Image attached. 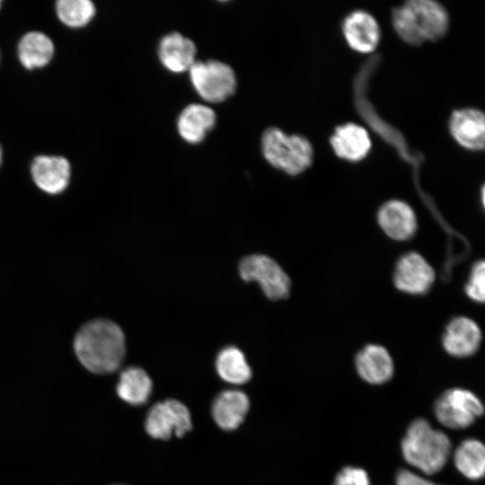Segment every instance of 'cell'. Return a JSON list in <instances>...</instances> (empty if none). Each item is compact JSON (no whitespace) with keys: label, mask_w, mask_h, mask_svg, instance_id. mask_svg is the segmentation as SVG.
<instances>
[{"label":"cell","mask_w":485,"mask_h":485,"mask_svg":"<svg viewBox=\"0 0 485 485\" xmlns=\"http://www.w3.org/2000/svg\"><path fill=\"white\" fill-rule=\"evenodd\" d=\"M395 483L396 485H440L406 469L398 472Z\"/></svg>","instance_id":"obj_27"},{"label":"cell","mask_w":485,"mask_h":485,"mask_svg":"<svg viewBox=\"0 0 485 485\" xmlns=\"http://www.w3.org/2000/svg\"><path fill=\"white\" fill-rule=\"evenodd\" d=\"M116 391L125 402L141 406L151 397L153 381L143 368L128 366L120 372Z\"/></svg>","instance_id":"obj_20"},{"label":"cell","mask_w":485,"mask_h":485,"mask_svg":"<svg viewBox=\"0 0 485 485\" xmlns=\"http://www.w3.org/2000/svg\"><path fill=\"white\" fill-rule=\"evenodd\" d=\"M435 277L433 268L425 258L416 251H410L397 261L393 283L403 293L424 295L431 288Z\"/></svg>","instance_id":"obj_9"},{"label":"cell","mask_w":485,"mask_h":485,"mask_svg":"<svg viewBox=\"0 0 485 485\" xmlns=\"http://www.w3.org/2000/svg\"><path fill=\"white\" fill-rule=\"evenodd\" d=\"M342 31L350 48L362 53L375 49L381 35L377 21L363 10L354 11L345 17Z\"/></svg>","instance_id":"obj_14"},{"label":"cell","mask_w":485,"mask_h":485,"mask_svg":"<svg viewBox=\"0 0 485 485\" xmlns=\"http://www.w3.org/2000/svg\"><path fill=\"white\" fill-rule=\"evenodd\" d=\"M261 151L270 165L289 175L304 172L313 160V146L305 137L287 135L276 127H270L263 132Z\"/></svg>","instance_id":"obj_4"},{"label":"cell","mask_w":485,"mask_h":485,"mask_svg":"<svg viewBox=\"0 0 485 485\" xmlns=\"http://www.w3.org/2000/svg\"><path fill=\"white\" fill-rule=\"evenodd\" d=\"M216 123V115L214 110L204 104L192 103L180 113L177 130L185 142L197 145L206 138Z\"/></svg>","instance_id":"obj_19"},{"label":"cell","mask_w":485,"mask_h":485,"mask_svg":"<svg viewBox=\"0 0 485 485\" xmlns=\"http://www.w3.org/2000/svg\"><path fill=\"white\" fill-rule=\"evenodd\" d=\"M404 460L425 474H434L446 464L452 443L448 436L435 429L424 419L413 420L401 444Z\"/></svg>","instance_id":"obj_3"},{"label":"cell","mask_w":485,"mask_h":485,"mask_svg":"<svg viewBox=\"0 0 485 485\" xmlns=\"http://www.w3.org/2000/svg\"><path fill=\"white\" fill-rule=\"evenodd\" d=\"M453 461L464 477L472 481L480 480L485 473V446L476 438L464 439L454 450Z\"/></svg>","instance_id":"obj_22"},{"label":"cell","mask_w":485,"mask_h":485,"mask_svg":"<svg viewBox=\"0 0 485 485\" xmlns=\"http://www.w3.org/2000/svg\"><path fill=\"white\" fill-rule=\"evenodd\" d=\"M157 54L161 64L175 74L189 71L197 61L195 43L177 31L168 33L161 39Z\"/></svg>","instance_id":"obj_15"},{"label":"cell","mask_w":485,"mask_h":485,"mask_svg":"<svg viewBox=\"0 0 485 485\" xmlns=\"http://www.w3.org/2000/svg\"><path fill=\"white\" fill-rule=\"evenodd\" d=\"M469 298L477 303L485 300V263L482 260L472 267L468 281L464 287Z\"/></svg>","instance_id":"obj_25"},{"label":"cell","mask_w":485,"mask_h":485,"mask_svg":"<svg viewBox=\"0 0 485 485\" xmlns=\"http://www.w3.org/2000/svg\"><path fill=\"white\" fill-rule=\"evenodd\" d=\"M192 428L189 408L176 399H166L154 403L147 411L145 430L149 436L168 440L173 436L181 437Z\"/></svg>","instance_id":"obj_7"},{"label":"cell","mask_w":485,"mask_h":485,"mask_svg":"<svg viewBox=\"0 0 485 485\" xmlns=\"http://www.w3.org/2000/svg\"><path fill=\"white\" fill-rule=\"evenodd\" d=\"M239 274L246 282H257L269 299L279 300L289 295V277L277 261L267 255L244 257L239 264Z\"/></svg>","instance_id":"obj_8"},{"label":"cell","mask_w":485,"mask_h":485,"mask_svg":"<svg viewBox=\"0 0 485 485\" xmlns=\"http://www.w3.org/2000/svg\"><path fill=\"white\" fill-rule=\"evenodd\" d=\"M249 410L248 395L242 390L232 388L220 392L214 398L211 415L218 428L233 431L242 424Z\"/></svg>","instance_id":"obj_11"},{"label":"cell","mask_w":485,"mask_h":485,"mask_svg":"<svg viewBox=\"0 0 485 485\" xmlns=\"http://www.w3.org/2000/svg\"><path fill=\"white\" fill-rule=\"evenodd\" d=\"M392 25L407 43L420 45L441 39L449 27L445 8L433 0H410L392 9Z\"/></svg>","instance_id":"obj_2"},{"label":"cell","mask_w":485,"mask_h":485,"mask_svg":"<svg viewBox=\"0 0 485 485\" xmlns=\"http://www.w3.org/2000/svg\"><path fill=\"white\" fill-rule=\"evenodd\" d=\"M377 221L382 230L395 241H407L417 231V217L412 207L406 202L392 199L384 203L378 210Z\"/></svg>","instance_id":"obj_10"},{"label":"cell","mask_w":485,"mask_h":485,"mask_svg":"<svg viewBox=\"0 0 485 485\" xmlns=\"http://www.w3.org/2000/svg\"><path fill=\"white\" fill-rule=\"evenodd\" d=\"M1 163H2V149H1V146H0V165H1Z\"/></svg>","instance_id":"obj_28"},{"label":"cell","mask_w":485,"mask_h":485,"mask_svg":"<svg viewBox=\"0 0 485 485\" xmlns=\"http://www.w3.org/2000/svg\"><path fill=\"white\" fill-rule=\"evenodd\" d=\"M216 370L218 376L232 385H242L251 378V366L243 352L234 346L222 348L216 357Z\"/></svg>","instance_id":"obj_21"},{"label":"cell","mask_w":485,"mask_h":485,"mask_svg":"<svg viewBox=\"0 0 485 485\" xmlns=\"http://www.w3.org/2000/svg\"><path fill=\"white\" fill-rule=\"evenodd\" d=\"M75 352L90 372L106 375L115 372L126 355V340L115 322L98 319L84 325L76 333Z\"/></svg>","instance_id":"obj_1"},{"label":"cell","mask_w":485,"mask_h":485,"mask_svg":"<svg viewBox=\"0 0 485 485\" xmlns=\"http://www.w3.org/2000/svg\"><path fill=\"white\" fill-rule=\"evenodd\" d=\"M31 175L36 185L49 194H58L68 185L70 165L60 156H37L31 164Z\"/></svg>","instance_id":"obj_18"},{"label":"cell","mask_w":485,"mask_h":485,"mask_svg":"<svg viewBox=\"0 0 485 485\" xmlns=\"http://www.w3.org/2000/svg\"><path fill=\"white\" fill-rule=\"evenodd\" d=\"M56 10L59 20L74 28L86 25L95 14V7L89 0H59Z\"/></svg>","instance_id":"obj_24"},{"label":"cell","mask_w":485,"mask_h":485,"mask_svg":"<svg viewBox=\"0 0 485 485\" xmlns=\"http://www.w3.org/2000/svg\"><path fill=\"white\" fill-rule=\"evenodd\" d=\"M450 133L455 141L471 150H483L485 145L484 113L477 109L464 108L452 112Z\"/></svg>","instance_id":"obj_13"},{"label":"cell","mask_w":485,"mask_h":485,"mask_svg":"<svg viewBox=\"0 0 485 485\" xmlns=\"http://www.w3.org/2000/svg\"><path fill=\"white\" fill-rule=\"evenodd\" d=\"M54 53L51 40L39 31L26 33L18 45V56L27 69L41 67L48 64Z\"/></svg>","instance_id":"obj_23"},{"label":"cell","mask_w":485,"mask_h":485,"mask_svg":"<svg viewBox=\"0 0 485 485\" xmlns=\"http://www.w3.org/2000/svg\"><path fill=\"white\" fill-rule=\"evenodd\" d=\"M330 144L337 156L350 162L362 160L371 148L366 129L352 122L336 127Z\"/></svg>","instance_id":"obj_17"},{"label":"cell","mask_w":485,"mask_h":485,"mask_svg":"<svg viewBox=\"0 0 485 485\" xmlns=\"http://www.w3.org/2000/svg\"><path fill=\"white\" fill-rule=\"evenodd\" d=\"M1 4H2V1L0 0V7H1Z\"/></svg>","instance_id":"obj_29"},{"label":"cell","mask_w":485,"mask_h":485,"mask_svg":"<svg viewBox=\"0 0 485 485\" xmlns=\"http://www.w3.org/2000/svg\"><path fill=\"white\" fill-rule=\"evenodd\" d=\"M188 72L194 90L206 101L219 103L235 93V73L224 62L215 59L197 60Z\"/></svg>","instance_id":"obj_5"},{"label":"cell","mask_w":485,"mask_h":485,"mask_svg":"<svg viewBox=\"0 0 485 485\" xmlns=\"http://www.w3.org/2000/svg\"><path fill=\"white\" fill-rule=\"evenodd\" d=\"M483 411L484 407L479 397L463 388L446 390L434 404L437 420L451 429H463L471 426Z\"/></svg>","instance_id":"obj_6"},{"label":"cell","mask_w":485,"mask_h":485,"mask_svg":"<svg viewBox=\"0 0 485 485\" xmlns=\"http://www.w3.org/2000/svg\"><path fill=\"white\" fill-rule=\"evenodd\" d=\"M355 366L359 376L371 384H382L393 375L394 364L389 351L383 346L369 344L356 356Z\"/></svg>","instance_id":"obj_16"},{"label":"cell","mask_w":485,"mask_h":485,"mask_svg":"<svg viewBox=\"0 0 485 485\" xmlns=\"http://www.w3.org/2000/svg\"><path fill=\"white\" fill-rule=\"evenodd\" d=\"M481 341L479 325L471 318L459 316L454 318L446 326L442 338L445 350L455 357H467L473 355Z\"/></svg>","instance_id":"obj_12"},{"label":"cell","mask_w":485,"mask_h":485,"mask_svg":"<svg viewBox=\"0 0 485 485\" xmlns=\"http://www.w3.org/2000/svg\"><path fill=\"white\" fill-rule=\"evenodd\" d=\"M333 485H371V482L363 468L345 466L337 473Z\"/></svg>","instance_id":"obj_26"}]
</instances>
